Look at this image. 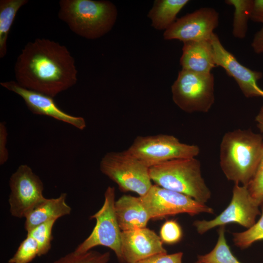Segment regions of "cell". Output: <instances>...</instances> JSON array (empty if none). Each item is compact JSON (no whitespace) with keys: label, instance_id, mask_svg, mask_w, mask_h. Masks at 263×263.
Returning a JSON list of instances; mask_svg holds the SVG:
<instances>
[{"label":"cell","instance_id":"6da1fadb","mask_svg":"<svg viewBox=\"0 0 263 263\" xmlns=\"http://www.w3.org/2000/svg\"><path fill=\"white\" fill-rule=\"evenodd\" d=\"M14 72L20 86L53 98L77 81L75 60L67 48L46 38H38L24 46Z\"/></svg>","mask_w":263,"mask_h":263},{"label":"cell","instance_id":"7a4b0ae2","mask_svg":"<svg viewBox=\"0 0 263 263\" xmlns=\"http://www.w3.org/2000/svg\"><path fill=\"white\" fill-rule=\"evenodd\" d=\"M263 155V136L250 129L226 132L220 147V165L227 180L246 186Z\"/></svg>","mask_w":263,"mask_h":263},{"label":"cell","instance_id":"3957f363","mask_svg":"<svg viewBox=\"0 0 263 263\" xmlns=\"http://www.w3.org/2000/svg\"><path fill=\"white\" fill-rule=\"evenodd\" d=\"M58 17L70 30L89 39L108 33L115 23L117 11L108 0H61Z\"/></svg>","mask_w":263,"mask_h":263},{"label":"cell","instance_id":"277c9868","mask_svg":"<svg viewBox=\"0 0 263 263\" xmlns=\"http://www.w3.org/2000/svg\"><path fill=\"white\" fill-rule=\"evenodd\" d=\"M155 185L206 204L211 193L202 175L200 161L194 158L166 161L149 168Z\"/></svg>","mask_w":263,"mask_h":263},{"label":"cell","instance_id":"5b68a950","mask_svg":"<svg viewBox=\"0 0 263 263\" xmlns=\"http://www.w3.org/2000/svg\"><path fill=\"white\" fill-rule=\"evenodd\" d=\"M99 168L122 191H132L143 196L152 186L149 168L127 150L107 152L102 158Z\"/></svg>","mask_w":263,"mask_h":263},{"label":"cell","instance_id":"8992f818","mask_svg":"<svg viewBox=\"0 0 263 263\" xmlns=\"http://www.w3.org/2000/svg\"><path fill=\"white\" fill-rule=\"evenodd\" d=\"M174 103L188 113L208 112L215 101L214 76L182 69L171 86Z\"/></svg>","mask_w":263,"mask_h":263},{"label":"cell","instance_id":"52a82bcc","mask_svg":"<svg viewBox=\"0 0 263 263\" xmlns=\"http://www.w3.org/2000/svg\"><path fill=\"white\" fill-rule=\"evenodd\" d=\"M127 150L149 168L174 159L194 158L200 151L197 145L163 134L138 136Z\"/></svg>","mask_w":263,"mask_h":263},{"label":"cell","instance_id":"ba28073f","mask_svg":"<svg viewBox=\"0 0 263 263\" xmlns=\"http://www.w3.org/2000/svg\"><path fill=\"white\" fill-rule=\"evenodd\" d=\"M115 193L114 187H108L104 193L103 204L99 210L91 217L96 221L95 225L89 236L75 249L85 253L97 246H103L112 250L119 262L122 263L121 248V232L114 210Z\"/></svg>","mask_w":263,"mask_h":263},{"label":"cell","instance_id":"9c48e42d","mask_svg":"<svg viewBox=\"0 0 263 263\" xmlns=\"http://www.w3.org/2000/svg\"><path fill=\"white\" fill-rule=\"evenodd\" d=\"M151 219L187 213L190 215L202 213L213 214L212 208L186 195L152 185L149 191L140 196Z\"/></svg>","mask_w":263,"mask_h":263},{"label":"cell","instance_id":"30bf717a","mask_svg":"<svg viewBox=\"0 0 263 263\" xmlns=\"http://www.w3.org/2000/svg\"><path fill=\"white\" fill-rule=\"evenodd\" d=\"M260 207L246 186L234 184L231 200L224 210L212 220L195 221L193 225L200 234L230 223H236L248 229L256 223L257 217L261 214Z\"/></svg>","mask_w":263,"mask_h":263},{"label":"cell","instance_id":"8fae6325","mask_svg":"<svg viewBox=\"0 0 263 263\" xmlns=\"http://www.w3.org/2000/svg\"><path fill=\"white\" fill-rule=\"evenodd\" d=\"M10 192L8 198L9 211L16 218L26 215L45 198L43 184L39 177L26 164L20 165L9 181Z\"/></svg>","mask_w":263,"mask_h":263},{"label":"cell","instance_id":"7c38bea8","mask_svg":"<svg viewBox=\"0 0 263 263\" xmlns=\"http://www.w3.org/2000/svg\"><path fill=\"white\" fill-rule=\"evenodd\" d=\"M218 13L213 8L203 7L178 19L163 35L166 40L183 42L209 40L219 24Z\"/></svg>","mask_w":263,"mask_h":263},{"label":"cell","instance_id":"4fadbf2b","mask_svg":"<svg viewBox=\"0 0 263 263\" xmlns=\"http://www.w3.org/2000/svg\"><path fill=\"white\" fill-rule=\"evenodd\" d=\"M210 41L216 65L222 67L229 76L234 79L244 96L247 98L263 97V90L258 85V81L262 77L263 74L253 71L240 63L235 56L223 46L215 33L211 36Z\"/></svg>","mask_w":263,"mask_h":263},{"label":"cell","instance_id":"5bb4252c","mask_svg":"<svg viewBox=\"0 0 263 263\" xmlns=\"http://www.w3.org/2000/svg\"><path fill=\"white\" fill-rule=\"evenodd\" d=\"M0 84L20 96L28 109L34 114L51 117L80 130H84L86 127L83 117L72 115L62 111L55 103L53 97L24 88L16 81L2 82Z\"/></svg>","mask_w":263,"mask_h":263},{"label":"cell","instance_id":"9a60e30c","mask_svg":"<svg viewBox=\"0 0 263 263\" xmlns=\"http://www.w3.org/2000/svg\"><path fill=\"white\" fill-rule=\"evenodd\" d=\"M122 263H134L158 254L167 253L160 236L146 227L121 232Z\"/></svg>","mask_w":263,"mask_h":263},{"label":"cell","instance_id":"2e32d148","mask_svg":"<svg viewBox=\"0 0 263 263\" xmlns=\"http://www.w3.org/2000/svg\"><path fill=\"white\" fill-rule=\"evenodd\" d=\"M114 210L122 231L146 227L151 219L140 196L123 195L115 201Z\"/></svg>","mask_w":263,"mask_h":263},{"label":"cell","instance_id":"e0dca14e","mask_svg":"<svg viewBox=\"0 0 263 263\" xmlns=\"http://www.w3.org/2000/svg\"><path fill=\"white\" fill-rule=\"evenodd\" d=\"M183 43L180 60L182 69L200 74L211 73L216 65L210 39Z\"/></svg>","mask_w":263,"mask_h":263},{"label":"cell","instance_id":"ac0fdd59","mask_svg":"<svg viewBox=\"0 0 263 263\" xmlns=\"http://www.w3.org/2000/svg\"><path fill=\"white\" fill-rule=\"evenodd\" d=\"M66 193H62L57 198H45L24 218L25 230L28 232L43 223L70 214L72 208L66 203Z\"/></svg>","mask_w":263,"mask_h":263},{"label":"cell","instance_id":"d6986e66","mask_svg":"<svg viewBox=\"0 0 263 263\" xmlns=\"http://www.w3.org/2000/svg\"><path fill=\"white\" fill-rule=\"evenodd\" d=\"M189 2L188 0H156L148 17L151 26L158 30H166L175 21L177 15Z\"/></svg>","mask_w":263,"mask_h":263},{"label":"cell","instance_id":"ffe728a7","mask_svg":"<svg viewBox=\"0 0 263 263\" xmlns=\"http://www.w3.org/2000/svg\"><path fill=\"white\" fill-rule=\"evenodd\" d=\"M28 0H0V58L7 53V40L11 27L19 9Z\"/></svg>","mask_w":263,"mask_h":263},{"label":"cell","instance_id":"44dd1931","mask_svg":"<svg viewBox=\"0 0 263 263\" xmlns=\"http://www.w3.org/2000/svg\"><path fill=\"white\" fill-rule=\"evenodd\" d=\"M225 3L234 6L232 34L239 39L246 37L247 22L250 19L254 0H226Z\"/></svg>","mask_w":263,"mask_h":263},{"label":"cell","instance_id":"7402d4cb","mask_svg":"<svg viewBox=\"0 0 263 263\" xmlns=\"http://www.w3.org/2000/svg\"><path fill=\"white\" fill-rule=\"evenodd\" d=\"M225 226L218 230L217 242L209 253L199 255L198 260L202 263H241L233 255L225 237Z\"/></svg>","mask_w":263,"mask_h":263},{"label":"cell","instance_id":"603a6c76","mask_svg":"<svg viewBox=\"0 0 263 263\" xmlns=\"http://www.w3.org/2000/svg\"><path fill=\"white\" fill-rule=\"evenodd\" d=\"M261 207V217L251 227L244 231L232 233L234 244L241 249L248 248L254 243L263 240V207Z\"/></svg>","mask_w":263,"mask_h":263},{"label":"cell","instance_id":"cb8c5ba5","mask_svg":"<svg viewBox=\"0 0 263 263\" xmlns=\"http://www.w3.org/2000/svg\"><path fill=\"white\" fill-rule=\"evenodd\" d=\"M56 220L43 223L27 232V235L33 238L38 246V257L47 254L51 247L52 230Z\"/></svg>","mask_w":263,"mask_h":263},{"label":"cell","instance_id":"d4e9b609","mask_svg":"<svg viewBox=\"0 0 263 263\" xmlns=\"http://www.w3.org/2000/svg\"><path fill=\"white\" fill-rule=\"evenodd\" d=\"M109 252L101 253L94 250L79 253L75 251L59 258L53 263H108Z\"/></svg>","mask_w":263,"mask_h":263},{"label":"cell","instance_id":"484cf974","mask_svg":"<svg viewBox=\"0 0 263 263\" xmlns=\"http://www.w3.org/2000/svg\"><path fill=\"white\" fill-rule=\"evenodd\" d=\"M38 246L36 240L27 235L20 244L14 255L8 260V263H29L38 256Z\"/></svg>","mask_w":263,"mask_h":263},{"label":"cell","instance_id":"4316f807","mask_svg":"<svg viewBox=\"0 0 263 263\" xmlns=\"http://www.w3.org/2000/svg\"><path fill=\"white\" fill-rule=\"evenodd\" d=\"M247 188L260 207H263V155L258 169Z\"/></svg>","mask_w":263,"mask_h":263},{"label":"cell","instance_id":"83f0119b","mask_svg":"<svg viewBox=\"0 0 263 263\" xmlns=\"http://www.w3.org/2000/svg\"><path fill=\"white\" fill-rule=\"evenodd\" d=\"M160 237L163 242L168 244H174L180 241L182 230L179 224L174 220L166 221L162 225Z\"/></svg>","mask_w":263,"mask_h":263},{"label":"cell","instance_id":"f1b7e54d","mask_svg":"<svg viewBox=\"0 0 263 263\" xmlns=\"http://www.w3.org/2000/svg\"><path fill=\"white\" fill-rule=\"evenodd\" d=\"M183 252L158 254L134 263H182Z\"/></svg>","mask_w":263,"mask_h":263},{"label":"cell","instance_id":"f546056e","mask_svg":"<svg viewBox=\"0 0 263 263\" xmlns=\"http://www.w3.org/2000/svg\"><path fill=\"white\" fill-rule=\"evenodd\" d=\"M8 132L6 123H0V165H2L9 158V152L7 148Z\"/></svg>","mask_w":263,"mask_h":263},{"label":"cell","instance_id":"4dcf8cb0","mask_svg":"<svg viewBox=\"0 0 263 263\" xmlns=\"http://www.w3.org/2000/svg\"><path fill=\"white\" fill-rule=\"evenodd\" d=\"M250 19L263 24V0H254Z\"/></svg>","mask_w":263,"mask_h":263},{"label":"cell","instance_id":"1f68e13d","mask_svg":"<svg viewBox=\"0 0 263 263\" xmlns=\"http://www.w3.org/2000/svg\"><path fill=\"white\" fill-rule=\"evenodd\" d=\"M251 46L256 53H263V27L255 35Z\"/></svg>","mask_w":263,"mask_h":263},{"label":"cell","instance_id":"d6a6232c","mask_svg":"<svg viewBox=\"0 0 263 263\" xmlns=\"http://www.w3.org/2000/svg\"><path fill=\"white\" fill-rule=\"evenodd\" d=\"M257 126L263 136V105L255 117Z\"/></svg>","mask_w":263,"mask_h":263},{"label":"cell","instance_id":"836d02e7","mask_svg":"<svg viewBox=\"0 0 263 263\" xmlns=\"http://www.w3.org/2000/svg\"><path fill=\"white\" fill-rule=\"evenodd\" d=\"M194 263H202L201 262H200L199 260H197L196 262Z\"/></svg>","mask_w":263,"mask_h":263}]
</instances>
